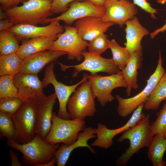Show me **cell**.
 <instances>
[{
  "label": "cell",
  "instance_id": "cell-1",
  "mask_svg": "<svg viewBox=\"0 0 166 166\" xmlns=\"http://www.w3.org/2000/svg\"><path fill=\"white\" fill-rule=\"evenodd\" d=\"M153 136L150 123V115L148 114L133 126L123 131L117 139V141L119 143L128 140L130 145L125 152L116 160V164L118 166L126 165L134 154L144 147L148 148Z\"/></svg>",
  "mask_w": 166,
  "mask_h": 166
},
{
  "label": "cell",
  "instance_id": "cell-2",
  "mask_svg": "<svg viewBox=\"0 0 166 166\" xmlns=\"http://www.w3.org/2000/svg\"><path fill=\"white\" fill-rule=\"evenodd\" d=\"M53 0H28L20 6L8 9L5 12L14 25L26 24L37 25L46 24L48 18L53 14L50 11Z\"/></svg>",
  "mask_w": 166,
  "mask_h": 166
},
{
  "label": "cell",
  "instance_id": "cell-3",
  "mask_svg": "<svg viewBox=\"0 0 166 166\" xmlns=\"http://www.w3.org/2000/svg\"><path fill=\"white\" fill-rule=\"evenodd\" d=\"M60 144L49 143L36 134L31 140L24 144L9 139L7 141L8 146L22 153L25 164L32 166H41L51 160Z\"/></svg>",
  "mask_w": 166,
  "mask_h": 166
},
{
  "label": "cell",
  "instance_id": "cell-4",
  "mask_svg": "<svg viewBox=\"0 0 166 166\" xmlns=\"http://www.w3.org/2000/svg\"><path fill=\"white\" fill-rule=\"evenodd\" d=\"M163 62L161 52L160 51L156 69L146 81L147 84L145 87L139 93L127 98H123L118 94L115 95V98L118 102L117 111L120 116L126 117L133 113L139 106L146 102L159 81L165 73V70L163 65Z\"/></svg>",
  "mask_w": 166,
  "mask_h": 166
},
{
  "label": "cell",
  "instance_id": "cell-5",
  "mask_svg": "<svg viewBox=\"0 0 166 166\" xmlns=\"http://www.w3.org/2000/svg\"><path fill=\"white\" fill-rule=\"evenodd\" d=\"M38 107V103L34 101H24L18 111L11 117L17 132L15 141L16 142L27 143L31 140L36 134Z\"/></svg>",
  "mask_w": 166,
  "mask_h": 166
},
{
  "label": "cell",
  "instance_id": "cell-6",
  "mask_svg": "<svg viewBox=\"0 0 166 166\" xmlns=\"http://www.w3.org/2000/svg\"><path fill=\"white\" fill-rule=\"evenodd\" d=\"M85 128L84 120L65 119L53 112L52 127L45 140L51 144L69 145L76 140L78 134Z\"/></svg>",
  "mask_w": 166,
  "mask_h": 166
},
{
  "label": "cell",
  "instance_id": "cell-7",
  "mask_svg": "<svg viewBox=\"0 0 166 166\" xmlns=\"http://www.w3.org/2000/svg\"><path fill=\"white\" fill-rule=\"evenodd\" d=\"M95 98L88 80L81 84L67 102L71 119L84 120L86 117H93L96 111Z\"/></svg>",
  "mask_w": 166,
  "mask_h": 166
},
{
  "label": "cell",
  "instance_id": "cell-8",
  "mask_svg": "<svg viewBox=\"0 0 166 166\" xmlns=\"http://www.w3.org/2000/svg\"><path fill=\"white\" fill-rule=\"evenodd\" d=\"M88 81L93 92L102 106L113 101L115 97L112 94L114 89L126 88L127 84L121 71L109 76H102L97 73L88 75Z\"/></svg>",
  "mask_w": 166,
  "mask_h": 166
},
{
  "label": "cell",
  "instance_id": "cell-9",
  "mask_svg": "<svg viewBox=\"0 0 166 166\" xmlns=\"http://www.w3.org/2000/svg\"><path fill=\"white\" fill-rule=\"evenodd\" d=\"M54 62H51L46 66L44 77L42 81L43 86L45 88L49 84L53 85L59 103V109L57 116L62 119H70L67 111L68 100L78 86L88 80V75L84 73L82 79L79 82L71 85H66L57 80L54 72Z\"/></svg>",
  "mask_w": 166,
  "mask_h": 166
},
{
  "label": "cell",
  "instance_id": "cell-10",
  "mask_svg": "<svg viewBox=\"0 0 166 166\" xmlns=\"http://www.w3.org/2000/svg\"><path fill=\"white\" fill-rule=\"evenodd\" d=\"M64 28V31L58 35L48 50L65 52L69 60L80 61L84 58L83 52L88 47L87 41L81 38L75 27L65 26Z\"/></svg>",
  "mask_w": 166,
  "mask_h": 166
},
{
  "label": "cell",
  "instance_id": "cell-11",
  "mask_svg": "<svg viewBox=\"0 0 166 166\" xmlns=\"http://www.w3.org/2000/svg\"><path fill=\"white\" fill-rule=\"evenodd\" d=\"M82 55L84 60L78 65H66L58 62L61 70L64 71L68 68H74L72 74L73 77H76L79 72L83 71H89L91 74H97L99 72H104L109 75L116 74L120 71L112 58H105L100 55L86 51H83Z\"/></svg>",
  "mask_w": 166,
  "mask_h": 166
},
{
  "label": "cell",
  "instance_id": "cell-12",
  "mask_svg": "<svg viewBox=\"0 0 166 166\" xmlns=\"http://www.w3.org/2000/svg\"><path fill=\"white\" fill-rule=\"evenodd\" d=\"M14 82L18 89V97L23 101L31 100L39 103L47 96L38 74L18 73L14 76Z\"/></svg>",
  "mask_w": 166,
  "mask_h": 166
},
{
  "label": "cell",
  "instance_id": "cell-13",
  "mask_svg": "<svg viewBox=\"0 0 166 166\" xmlns=\"http://www.w3.org/2000/svg\"><path fill=\"white\" fill-rule=\"evenodd\" d=\"M69 7L68 10L61 15L47 19L46 23L57 20L63 21L67 25H70L75 21L86 17L102 18L105 11L104 6L96 5L88 0L73 1L69 5Z\"/></svg>",
  "mask_w": 166,
  "mask_h": 166
},
{
  "label": "cell",
  "instance_id": "cell-14",
  "mask_svg": "<svg viewBox=\"0 0 166 166\" xmlns=\"http://www.w3.org/2000/svg\"><path fill=\"white\" fill-rule=\"evenodd\" d=\"M104 6L105 10L101 18L104 22H111L123 27L125 22L138 12L135 5L128 0H107Z\"/></svg>",
  "mask_w": 166,
  "mask_h": 166
},
{
  "label": "cell",
  "instance_id": "cell-15",
  "mask_svg": "<svg viewBox=\"0 0 166 166\" xmlns=\"http://www.w3.org/2000/svg\"><path fill=\"white\" fill-rule=\"evenodd\" d=\"M144 104L139 106L133 112L128 121L122 126L114 129L108 128L106 125L99 123L96 128L97 138L91 144L92 146L107 149L113 144V139L117 134L132 126L145 115L142 112Z\"/></svg>",
  "mask_w": 166,
  "mask_h": 166
},
{
  "label": "cell",
  "instance_id": "cell-16",
  "mask_svg": "<svg viewBox=\"0 0 166 166\" xmlns=\"http://www.w3.org/2000/svg\"><path fill=\"white\" fill-rule=\"evenodd\" d=\"M60 21L54 20L49 22L47 26H38L26 24L14 25L9 30L18 38L19 40L41 37L58 35L64 31V26L59 23Z\"/></svg>",
  "mask_w": 166,
  "mask_h": 166
},
{
  "label": "cell",
  "instance_id": "cell-17",
  "mask_svg": "<svg viewBox=\"0 0 166 166\" xmlns=\"http://www.w3.org/2000/svg\"><path fill=\"white\" fill-rule=\"evenodd\" d=\"M96 132V128L91 127L86 128L78 134L77 139L74 142L68 145L63 144L59 145L54 155L57 165L65 166L72 152L77 148L86 147L91 153L96 154L94 149L87 142L89 139L97 137L95 135Z\"/></svg>",
  "mask_w": 166,
  "mask_h": 166
},
{
  "label": "cell",
  "instance_id": "cell-18",
  "mask_svg": "<svg viewBox=\"0 0 166 166\" xmlns=\"http://www.w3.org/2000/svg\"><path fill=\"white\" fill-rule=\"evenodd\" d=\"M66 54L64 51L49 50L32 54L22 60L19 73L38 74L49 63Z\"/></svg>",
  "mask_w": 166,
  "mask_h": 166
},
{
  "label": "cell",
  "instance_id": "cell-19",
  "mask_svg": "<svg viewBox=\"0 0 166 166\" xmlns=\"http://www.w3.org/2000/svg\"><path fill=\"white\" fill-rule=\"evenodd\" d=\"M78 34L83 40L90 41L98 35L105 33L115 24L104 22L101 18L90 16L79 19L75 22Z\"/></svg>",
  "mask_w": 166,
  "mask_h": 166
},
{
  "label": "cell",
  "instance_id": "cell-20",
  "mask_svg": "<svg viewBox=\"0 0 166 166\" xmlns=\"http://www.w3.org/2000/svg\"><path fill=\"white\" fill-rule=\"evenodd\" d=\"M57 98L55 93L45 98L38 103L36 133L45 140L52 125L53 109Z\"/></svg>",
  "mask_w": 166,
  "mask_h": 166
},
{
  "label": "cell",
  "instance_id": "cell-21",
  "mask_svg": "<svg viewBox=\"0 0 166 166\" xmlns=\"http://www.w3.org/2000/svg\"><path fill=\"white\" fill-rule=\"evenodd\" d=\"M125 24L126 26L124 30L126 40L125 47L131 55L135 51L142 50L141 40L149 32L141 24L138 18L135 16L127 21Z\"/></svg>",
  "mask_w": 166,
  "mask_h": 166
},
{
  "label": "cell",
  "instance_id": "cell-22",
  "mask_svg": "<svg viewBox=\"0 0 166 166\" xmlns=\"http://www.w3.org/2000/svg\"><path fill=\"white\" fill-rule=\"evenodd\" d=\"M143 60L142 50L136 51L131 55L124 68L121 70L127 84L126 93L128 96L132 89H137L139 87L138 70L142 67Z\"/></svg>",
  "mask_w": 166,
  "mask_h": 166
},
{
  "label": "cell",
  "instance_id": "cell-23",
  "mask_svg": "<svg viewBox=\"0 0 166 166\" xmlns=\"http://www.w3.org/2000/svg\"><path fill=\"white\" fill-rule=\"evenodd\" d=\"M58 35L34 38L23 40L16 53L23 60L32 54L48 50L56 40Z\"/></svg>",
  "mask_w": 166,
  "mask_h": 166
},
{
  "label": "cell",
  "instance_id": "cell-24",
  "mask_svg": "<svg viewBox=\"0 0 166 166\" xmlns=\"http://www.w3.org/2000/svg\"><path fill=\"white\" fill-rule=\"evenodd\" d=\"M147 155L153 166H165L163 160L166 151V136L163 133H158L152 138L149 145Z\"/></svg>",
  "mask_w": 166,
  "mask_h": 166
},
{
  "label": "cell",
  "instance_id": "cell-25",
  "mask_svg": "<svg viewBox=\"0 0 166 166\" xmlns=\"http://www.w3.org/2000/svg\"><path fill=\"white\" fill-rule=\"evenodd\" d=\"M166 99V73L161 77L154 89L144 103L146 110L157 109L161 102Z\"/></svg>",
  "mask_w": 166,
  "mask_h": 166
},
{
  "label": "cell",
  "instance_id": "cell-26",
  "mask_svg": "<svg viewBox=\"0 0 166 166\" xmlns=\"http://www.w3.org/2000/svg\"><path fill=\"white\" fill-rule=\"evenodd\" d=\"M16 53L0 56V76H14L19 72L22 61Z\"/></svg>",
  "mask_w": 166,
  "mask_h": 166
},
{
  "label": "cell",
  "instance_id": "cell-27",
  "mask_svg": "<svg viewBox=\"0 0 166 166\" xmlns=\"http://www.w3.org/2000/svg\"><path fill=\"white\" fill-rule=\"evenodd\" d=\"M19 39L8 30L0 31V55L16 53L20 46Z\"/></svg>",
  "mask_w": 166,
  "mask_h": 166
},
{
  "label": "cell",
  "instance_id": "cell-28",
  "mask_svg": "<svg viewBox=\"0 0 166 166\" xmlns=\"http://www.w3.org/2000/svg\"><path fill=\"white\" fill-rule=\"evenodd\" d=\"M108 46L112 52L114 64L120 70H123L131 55L126 47L121 46L115 39L109 40Z\"/></svg>",
  "mask_w": 166,
  "mask_h": 166
},
{
  "label": "cell",
  "instance_id": "cell-29",
  "mask_svg": "<svg viewBox=\"0 0 166 166\" xmlns=\"http://www.w3.org/2000/svg\"><path fill=\"white\" fill-rule=\"evenodd\" d=\"M17 136L16 130L10 115L0 112V138L4 137L15 141Z\"/></svg>",
  "mask_w": 166,
  "mask_h": 166
},
{
  "label": "cell",
  "instance_id": "cell-30",
  "mask_svg": "<svg viewBox=\"0 0 166 166\" xmlns=\"http://www.w3.org/2000/svg\"><path fill=\"white\" fill-rule=\"evenodd\" d=\"M23 102L17 97L0 98V112L11 117L18 111Z\"/></svg>",
  "mask_w": 166,
  "mask_h": 166
},
{
  "label": "cell",
  "instance_id": "cell-31",
  "mask_svg": "<svg viewBox=\"0 0 166 166\" xmlns=\"http://www.w3.org/2000/svg\"><path fill=\"white\" fill-rule=\"evenodd\" d=\"M18 97V90L14 82V76H0V98Z\"/></svg>",
  "mask_w": 166,
  "mask_h": 166
},
{
  "label": "cell",
  "instance_id": "cell-32",
  "mask_svg": "<svg viewBox=\"0 0 166 166\" xmlns=\"http://www.w3.org/2000/svg\"><path fill=\"white\" fill-rule=\"evenodd\" d=\"M109 40L105 33L98 35L88 43V51L101 55L109 49Z\"/></svg>",
  "mask_w": 166,
  "mask_h": 166
},
{
  "label": "cell",
  "instance_id": "cell-33",
  "mask_svg": "<svg viewBox=\"0 0 166 166\" xmlns=\"http://www.w3.org/2000/svg\"><path fill=\"white\" fill-rule=\"evenodd\" d=\"M156 115L155 121L151 124L153 136L158 133L164 134L166 131V101Z\"/></svg>",
  "mask_w": 166,
  "mask_h": 166
},
{
  "label": "cell",
  "instance_id": "cell-34",
  "mask_svg": "<svg viewBox=\"0 0 166 166\" xmlns=\"http://www.w3.org/2000/svg\"><path fill=\"white\" fill-rule=\"evenodd\" d=\"M85 0H53L50 5V11L53 14L65 12L68 9L69 5L74 1Z\"/></svg>",
  "mask_w": 166,
  "mask_h": 166
},
{
  "label": "cell",
  "instance_id": "cell-35",
  "mask_svg": "<svg viewBox=\"0 0 166 166\" xmlns=\"http://www.w3.org/2000/svg\"><path fill=\"white\" fill-rule=\"evenodd\" d=\"M133 3L140 7L142 10L148 13L151 17L156 19L155 14H158L157 10L151 6L148 0H133Z\"/></svg>",
  "mask_w": 166,
  "mask_h": 166
},
{
  "label": "cell",
  "instance_id": "cell-36",
  "mask_svg": "<svg viewBox=\"0 0 166 166\" xmlns=\"http://www.w3.org/2000/svg\"><path fill=\"white\" fill-rule=\"evenodd\" d=\"M25 0H0V9L4 11L17 6Z\"/></svg>",
  "mask_w": 166,
  "mask_h": 166
},
{
  "label": "cell",
  "instance_id": "cell-37",
  "mask_svg": "<svg viewBox=\"0 0 166 166\" xmlns=\"http://www.w3.org/2000/svg\"><path fill=\"white\" fill-rule=\"evenodd\" d=\"M9 155L11 161V166H21L22 165L18 159V154L12 149L9 150Z\"/></svg>",
  "mask_w": 166,
  "mask_h": 166
},
{
  "label": "cell",
  "instance_id": "cell-38",
  "mask_svg": "<svg viewBox=\"0 0 166 166\" xmlns=\"http://www.w3.org/2000/svg\"><path fill=\"white\" fill-rule=\"evenodd\" d=\"M14 25L8 18L0 20V31L8 30Z\"/></svg>",
  "mask_w": 166,
  "mask_h": 166
},
{
  "label": "cell",
  "instance_id": "cell-39",
  "mask_svg": "<svg viewBox=\"0 0 166 166\" xmlns=\"http://www.w3.org/2000/svg\"><path fill=\"white\" fill-rule=\"evenodd\" d=\"M166 31V23L161 27L156 29L150 34L151 39H153L160 33H164Z\"/></svg>",
  "mask_w": 166,
  "mask_h": 166
},
{
  "label": "cell",
  "instance_id": "cell-40",
  "mask_svg": "<svg viewBox=\"0 0 166 166\" xmlns=\"http://www.w3.org/2000/svg\"><path fill=\"white\" fill-rule=\"evenodd\" d=\"M56 164V160L54 157L46 163L42 164L41 166H54Z\"/></svg>",
  "mask_w": 166,
  "mask_h": 166
},
{
  "label": "cell",
  "instance_id": "cell-41",
  "mask_svg": "<svg viewBox=\"0 0 166 166\" xmlns=\"http://www.w3.org/2000/svg\"><path fill=\"white\" fill-rule=\"evenodd\" d=\"M96 5L104 6L105 2V0H88Z\"/></svg>",
  "mask_w": 166,
  "mask_h": 166
},
{
  "label": "cell",
  "instance_id": "cell-42",
  "mask_svg": "<svg viewBox=\"0 0 166 166\" xmlns=\"http://www.w3.org/2000/svg\"><path fill=\"white\" fill-rule=\"evenodd\" d=\"M7 18H8L7 16L5 11L0 9V20Z\"/></svg>",
  "mask_w": 166,
  "mask_h": 166
},
{
  "label": "cell",
  "instance_id": "cell-43",
  "mask_svg": "<svg viewBox=\"0 0 166 166\" xmlns=\"http://www.w3.org/2000/svg\"><path fill=\"white\" fill-rule=\"evenodd\" d=\"M156 2L159 4H164L166 2V0H156Z\"/></svg>",
  "mask_w": 166,
  "mask_h": 166
},
{
  "label": "cell",
  "instance_id": "cell-44",
  "mask_svg": "<svg viewBox=\"0 0 166 166\" xmlns=\"http://www.w3.org/2000/svg\"><path fill=\"white\" fill-rule=\"evenodd\" d=\"M165 136H166V131L164 133Z\"/></svg>",
  "mask_w": 166,
  "mask_h": 166
},
{
  "label": "cell",
  "instance_id": "cell-45",
  "mask_svg": "<svg viewBox=\"0 0 166 166\" xmlns=\"http://www.w3.org/2000/svg\"><path fill=\"white\" fill-rule=\"evenodd\" d=\"M105 1L107 0H105Z\"/></svg>",
  "mask_w": 166,
  "mask_h": 166
}]
</instances>
